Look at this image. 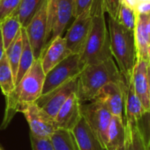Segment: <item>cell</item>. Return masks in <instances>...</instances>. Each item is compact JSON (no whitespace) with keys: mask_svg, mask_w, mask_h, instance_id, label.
Returning <instances> with one entry per match:
<instances>
[{"mask_svg":"<svg viewBox=\"0 0 150 150\" xmlns=\"http://www.w3.org/2000/svg\"><path fill=\"white\" fill-rule=\"evenodd\" d=\"M81 115L103 147L106 149L107 131L112 118L110 111L100 102L92 100L82 103Z\"/></svg>","mask_w":150,"mask_h":150,"instance_id":"52a82bcc","label":"cell"},{"mask_svg":"<svg viewBox=\"0 0 150 150\" xmlns=\"http://www.w3.org/2000/svg\"><path fill=\"white\" fill-rule=\"evenodd\" d=\"M79 150H106L83 118L72 130Z\"/></svg>","mask_w":150,"mask_h":150,"instance_id":"e0dca14e","label":"cell"},{"mask_svg":"<svg viewBox=\"0 0 150 150\" xmlns=\"http://www.w3.org/2000/svg\"><path fill=\"white\" fill-rule=\"evenodd\" d=\"M135 12L138 14H144L149 15L150 14V1L141 2L135 7Z\"/></svg>","mask_w":150,"mask_h":150,"instance_id":"1f68e13d","label":"cell"},{"mask_svg":"<svg viewBox=\"0 0 150 150\" xmlns=\"http://www.w3.org/2000/svg\"><path fill=\"white\" fill-rule=\"evenodd\" d=\"M32 150H55L50 139L37 138L29 134Z\"/></svg>","mask_w":150,"mask_h":150,"instance_id":"f1b7e54d","label":"cell"},{"mask_svg":"<svg viewBox=\"0 0 150 150\" xmlns=\"http://www.w3.org/2000/svg\"><path fill=\"white\" fill-rule=\"evenodd\" d=\"M19 112H21L26 118L30 134L34 137L50 139L52 134L58 129L55 119L50 116L36 103L21 106Z\"/></svg>","mask_w":150,"mask_h":150,"instance_id":"ba28073f","label":"cell"},{"mask_svg":"<svg viewBox=\"0 0 150 150\" xmlns=\"http://www.w3.org/2000/svg\"><path fill=\"white\" fill-rule=\"evenodd\" d=\"M73 0H47V45L63 33L72 18Z\"/></svg>","mask_w":150,"mask_h":150,"instance_id":"8992f818","label":"cell"},{"mask_svg":"<svg viewBox=\"0 0 150 150\" xmlns=\"http://www.w3.org/2000/svg\"><path fill=\"white\" fill-rule=\"evenodd\" d=\"M70 54H72V53L68 50L63 36L57 37L51 40L46 46L39 58L44 73H48Z\"/></svg>","mask_w":150,"mask_h":150,"instance_id":"9a60e30c","label":"cell"},{"mask_svg":"<svg viewBox=\"0 0 150 150\" xmlns=\"http://www.w3.org/2000/svg\"><path fill=\"white\" fill-rule=\"evenodd\" d=\"M131 83L146 112L150 115V99L149 91V62L148 61L137 59L133 70Z\"/></svg>","mask_w":150,"mask_h":150,"instance_id":"5bb4252c","label":"cell"},{"mask_svg":"<svg viewBox=\"0 0 150 150\" xmlns=\"http://www.w3.org/2000/svg\"><path fill=\"white\" fill-rule=\"evenodd\" d=\"M92 23L90 9L84 11L74 20L64 37L66 47L72 54H80L84 49Z\"/></svg>","mask_w":150,"mask_h":150,"instance_id":"30bf717a","label":"cell"},{"mask_svg":"<svg viewBox=\"0 0 150 150\" xmlns=\"http://www.w3.org/2000/svg\"><path fill=\"white\" fill-rule=\"evenodd\" d=\"M81 105L76 92H73L62 105L55 117L58 129L72 131L81 120Z\"/></svg>","mask_w":150,"mask_h":150,"instance_id":"4fadbf2b","label":"cell"},{"mask_svg":"<svg viewBox=\"0 0 150 150\" xmlns=\"http://www.w3.org/2000/svg\"><path fill=\"white\" fill-rule=\"evenodd\" d=\"M116 19L124 27L132 32H134L136 23V12L133 9L130 8L122 2L120 4Z\"/></svg>","mask_w":150,"mask_h":150,"instance_id":"484cf974","label":"cell"},{"mask_svg":"<svg viewBox=\"0 0 150 150\" xmlns=\"http://www.w3.org/2000/svg\"><path fill=\"white\" fill-rule=\"evenodd\" d=\"M21 25L15 14H11L0 23V30L2 33L4 50L10 46L21 29Z\"/></svg>","mask_w":150,"mask_h":150,"instance_id":"7402d4cb","label":"cell"},{"mask_svg":"<svg viewBox=\"0 0 150 150\" xmlns=\"http://www.w3.org/2000/svg\"><path fill=\"white\" fill-rule=\"evenodd\" d=\"M22 49H23V37H22V33L20 29V32L19 33V34L16 36L13 41L10 44V46L4 50V54L8 59L9 64L12 70L14 79H16Z\"/></svg>","mask_w":150,"mask_h":150,"instance_id":"603a6c76","label":"cell"},{"mask_svg":"<svg viewBox=\"0 0 150 150\" xmlns=\"http://www.w3.org/2000/svg\"><path fill=\"white\" fill-rule=\"evenodd\" d=\"M133 33L137 59L148 61V47L150 44L148 31V15L136 13V23Z\"/></svg>","mask_w":150,"mask_h":150,"instance_id":"ac0fdd59","label":"cell"},{"mask_svg":"<svg viewBox=\"0 0 150 150\" xmlns=\"http://www.w3.org/2000/svg\"><path fill=\"white\" fill-rule=\"evenodd\" d=\"M45 79V73L39 59L34 60L32 67L15 84L11 92L5 97L4 115L0 129H5L21 106L35 103L41 97Z\"/></svg>","mask_w":150,"mask_h":150,"instance_id":"6da1fadb","label":"cell"},{"mask_svg":"<svg viewBox=\"0 0 150 150\" xmlns=\"http://www.w3.org/2000/svg\"><path fill=\"white\" fill-rule=\"evenodd\" d=\"M78 77L69 81L64 85L60 86L50 95L44 98H40L35 102L42 107L50 116L55 119L58 111L67 100V98L77 91Z\"/></svg>","mask_w":150,"mask_h":150,"instance_id":"7c38bea8","label":"cell"},{"mask_svg":"<svg viewBox=\"0 0 150 150\" xmlns=\"http://www.w3.org/2000/svg\"><path fill=\"white\" fill-rule=\"evenodd\" d=\"M128 127V126H127ZM132 134V150H149L140 125L129 127Z\"/></svg>","mask_w":150,"mask_h":150,"instance_id":"4316f807","label":"cell"},{"mask_svg":"<svg viewBox=\"0 0 150 150\" xmlns=\"http://www.w3.org/2000/svg\"><path fill=\"white\" fill-rule=\"evenodd\" d=\"M94 0H73L72 18H76L84 11L89 10Z\"/></svg>","mask_w":150,"mask_h":150,"instance_id":"f546056e","label":"cell"},{"mask_svg":"<svg viewBox=\"0 0 150 150\" xmlns=\"http://www.w3.org/2000/svg\"><path fill=\"white\" fill-rule=\"evenodd\" d=\"M45 0H20L19 6L13 12L23 28H26L31 19L39 11Z\"/></svg>","mask_w":150,"mask_h":150,"instance_id":"ffe728a7","label":"cell"},{"mask_svg":"<svg viewBox=\"0 0 150 150\" xmlns=\"http://www.w3.org/2000/svg\"><path fill=\"white\" fill-rule=\"evenodd\" d=\"M15 87V79L5 54L0 60V89L6 97Z\"/></svg>","mask_w":150,"mask_h":150,"instance_id":"d4e9b609","label":"cell"},{"mask_svg":"<svg viewBox=\"0 0 150 150\" xmlns=\"http://www.w3.org/2000/svg\"><path fill=\"white\" fill-rule=\"evenodd\" d=\"M21 33H22V37H23V49L19 63V68H18V72L15 79V84L20 81V79L24 76V75L28 71V69L32 67L34 62V57L33 54L32 47L30 46L28 38L27 36L25 28H21Z\"/></svg>","mask_w":150,"mask_h":150,"instance_id":"44dd1931","label":"cell"},{"mask_svg":"<svg viewBox=\"0 0 150 150\" xmlns=\"http://www.w3.org/2000/svg\"><path fill=\"white\" fill-rule=\"evenodd\" d=\"M109 83H127L113 57L100 63L85 66L78 76L76 94L81 103L90 102Z\"/></svg>","mask_w":150,"mask_h":150,"instance_id":"3957f363","label":"cell"},{"mask_svg":"<svg viewBox=\"0 0 150 150\" xmlns=\"http://www.w3.org/2000/svg\"><path fill=\"white\" fill-rule=\"evenodd\" d=\"M146 1H150V0H121L122 3L126 4L127 6H129L130 8L135 10L136 5L141 3V2H146Z\"/></svg>","mask_w":150,"mask_h":150,"instance_id":"836d02e7","label":"cell"},{"mask_svg":"<svg viewBox=\"0 0 150 150\" xmlns=\"http://www.w3.org/2000/svg\"><path fill=\"white\" fill-rule=\"evenodd\" d=\"M149 76L150 78V65L149 64Z\"/></svg>","mask_w":150,"mask_h":150,"instance_id":"f35d334b","label":"cell"},{"mask_svg":"<svg viewBox=\"0 0 150 150\" xmlns=\"http://www.w3.org/2000/svg\"><path fill=\"white\" fill-rule=\"evenodd\" d=\"M148 62H149V64L150 65V44L149 45V47H148Z\"/></svg>","mask_w":150,"mask_h":150,"instance_id":"8d00e7d4","label":"cell"},{"mask_svg":"<svg viewBox=\"0 0 150 150\" xmlns=\"http://www.w3.org/2000/svg\"><path fill=\"white\" fill-rule=\"evenodd\" d=\"M19 2L20 0H0V23L15 11Z\"/></svg>","mask_w":150,"mask_h":150,"instance_id":"83f0119b","label":"cell"},{"mask_svg":"<svg viewBox=\"0 0 150 150\" xmlns=\"http://www.w3.org/2000/svg\"><path fill=\"white\" fill-rule=\"evenodd\" d=\"M103 3L105 12H107L110 17L116 19L121 0H103Z\"/></svg>","mask_w":150,"mask_h":150,"instance_id":"4dcf8cb0","label":"cell"},{"mask_svg":"<svg viewBox=\"0 0 150 150\" xmlns=\"http://www.w3.org/2000/svg\"><path fill=\"white\" fill-rule=\"evenodd\" d=\"M148 31L149 34V40H150V14L148 15Z\"/></svg>","mask_w":150,"mask_h":150,"instance_id":"d590c367","label":"cell"},{"mask_svg":"<svg viewBox=\"0 0 150 150\" xmlns=\"http://www.w3.org/2000/svg\"><path fill=\"white\" fill-rule=\"evenodd\" d=\"M125 125L128 127H133L139 125L141 120L148 114L140 100L137 97L132 83L127 85V89L125 94Z\"/></svg>","mask_w":150,"mask_h":150,"instance_id":"2e32d148","label":"cell"},{"mask_svg":"<svg viewBox=\"0 0 150 150\" xmlns=\"http://www.w3.org/2000/svg\"><path fill=\"white\" fill-rule=\"evenodd\" d=\"M149 99H150V78L149 76Z\"/></svg>","mask_w":150,"mask_h":150,"instance_id":"74e56055","label":"cell"},{"mask_svg":"<svg viewBox=\"0 0 150 150\" xmlns=\"http://www.w3.org/2000/svg\"><path fill=\"white\" fill-rule=\"evenodd\" d=\"M84 67L85 65L82 63L80 54H70L45 74L44 83L40 98L47 97L60 86L78 77Z\"/></svg>","mask_w":150,"mask_h":150,"instance_id":"5b68a950","label":"cell"},{"mask_svg":"<svg viewBox=\"0 0 150 150\" xmlns=\"http://www.w3.org/2000/svg\"><path fill=\"white\" fill-rule=\"evenodd\" d=\"M108 30L111 51L113 59L127 83L131 82L133 70L137 61L134 33L120 25L117 19L109 16Z\"/></svg>","mask_w":150,"mask_h":150,"instance_id":"277c9868","label":"cell"},{"mask_svg":"<svg viewBox=\"0 0 150 150\" xmlns=\"http://www.w3.org/2000/svg\"><path fill=\"white\" fill-rule=\"evenodd\" d=\"M4 54V47L2 33H1V30H0V60L2 59V57H3Z\"/></svg>","mask_w":150,"mask_h":150,"instance_id":"e575fe53","label":"cell"},{"mask_svg":"<svg viewBox=\"0 0 150 150\" xmlns=\"http://www.w3.org/2000/svg\"><path fill=\"white\" fill-rule=\"evenodd\" d=\"M148 146H149V149L150 150V140H149V144H148Z\"/></svg>","mask_w":150,"mask_h":150,"instance_id":"ab89813d","label":"cell"},{"mask_svg":"<svg viewBox=\"0 0 150 150\" xmlns=\"http://www.w3.org/2000/svg\"><path fill=\"white\" fill-rule=\"evenodd\" d=\"M90 12L92 16L90 31L84 49L80 54V60L85 66L100 63L112 58L103 0H94Z\"/></svg>","mask_w":150,"mask_h":150,"instance_id":"7a4b0ae2","label":"cell"},{"mask_svg":"<svg viewBox=\"0 0 150 150\" xmlns=\"http://www.w3.org/2000/svg\"><path fill=\"white\" fill-rule=\"evenodd\" d=\"M126 137L124 146L118 150H132V134H131V128L126 126Z\"/></svg>","mask_w":150,"mask_h":150,"instance_id":"d6a6232c","label":"cell"},{"mask_svg":"<svg viewBox=\"0 0 150 150\" xmlns=\"http://www.w3.org/2000/svg\"><path fill=\"white\" fill-rule=\"evenodd\" d=\"M35 60L39 59L47 46V0H45L25 28Z\"/></svg>","mask_w":150,"mask_h":150,"instance_id":"9c48e42d","label":"cell"},{"mask_svg":"<svg viewBox=\"0 0 150 150\" xmlns=\"http://www.w3.org/2000/svg\"><path fill=\"white\" fill-rule=\"evenodd\" d=\"M126 128L123 119L112 116L108 131L106 140V150L120 149L126 142Z\"/></svg>","mask_w":150,"mask_h":150,"instance_id":"d6986e66","label":"cell"},{"mask_svg":"<svg viewBox=\"0 0 150 150\" xmlns=\"http://www.w3.org/2000/svg\"><path fill=\"white\" fill-rule=\"evenodd\" d=\"M55 150H79L72 131L57 129L50 137Z\"/></svg>","mask_w":150,"mask_h":150,"instance_id":"cb8c5ba5","label":"cell"},{"mask_svg":"<svg viewBox=\"0 0 150 150\" xmlns=\"http://www.w3.org/2000/svg\"><path fill=\"white\" fill-rule=\"evenodd\" d=\"M127 85L126 83H109L100 90L94 100L103 104L112 116L124 120L125 94Z\"/></svg>","mask_w":150,"mask_h":150,"instance_id":"8fae6325","label":"cell"},{"mask_svg":"<svg viewBox=\"0 0 150 150\" xmlns=\"http://www.w3.org/2000/svg\"><path fill=\"white\" fill-rule=\"evenodd\" d=\"M0 150H4V149H3V148H2L1 146H0Z\"/></svg>","mask_w":150,"mask_h":150,"instance_id":"60d3db41","label":"cell"}]
</instances>
